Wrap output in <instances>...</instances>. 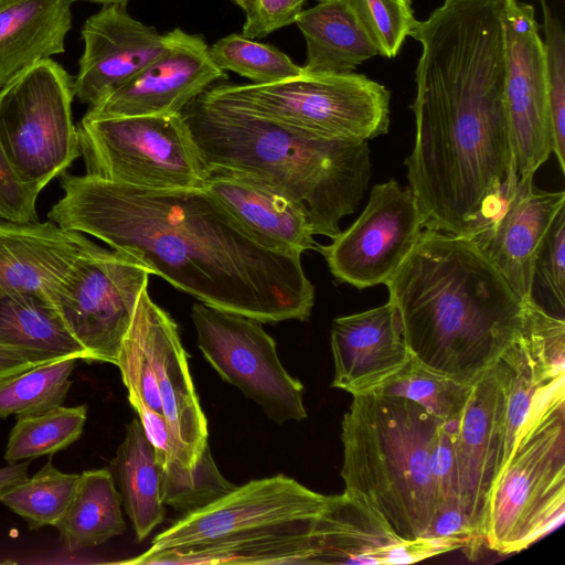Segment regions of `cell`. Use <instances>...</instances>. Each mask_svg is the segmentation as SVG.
Returning <instances> with one entry per match:
<instances>
[{
    "instance_id": "1",
    "label": "cell",
    "mask_w": 565,
    "mask_h": 565,
    "mask_svg": "<svg viewBox=\"0 0 565 565\" xmlns=\"http://www.w3.org/2000/svg\"><path fill=\"white\" fill-rule=\"evenodd\" d=\"M503 0H445L411 36L415 142L405 160L425 228L471 238L518 175L504 103Z\"/></svg>"
},
{
    "instance_id": "2",
    "label": "cell",
    "mask_w": 565,
    "mask_h": 565,
    "mask_svg": "<svg viewBox=\"0 0 565 565\" xmlns=\"http://www.w3.org/2000/svg\"><path fill=\"white\" fill-rule=\"evenodd\" d=\"M50 221L135 256L207 306L260 323L306 321L315 305L301 254L268 247L204 188L158 190L61 174Z\"/></svg>"
},
{
    "instance_id": "3",
    "label": "cell",
    "mask_w": 565,
    "mask_h": 565,
    "mask_svg": "<svg viewBox=\"0 0 565 565\" xmlns=\"http://www.w3.org/2000/svg\"><path fill=\"white\" fill-rule=\"evenodd\" d=\"M411 355L476 384L521 337L524 302L469 238L424 228L384 284Z\"/></svg>"
},
{
    "instance_id": "4",
    "label": "cell",
    "mask_w": 565,
    "mask_h": 565,
    "mask_svg": "<svg viewBox=\"0 0 565 565\" xmlns=\"http://www.w3.org/2000/svg\"><path fill=\"white\" fill-rule=\"evenodd\" d=\"M182 115L206 168L277 185L307 207L315 235L333 238L364 198L372 168L365 140L317 138L204 94Z\"/></svg>"
},
{
    "instance_id": "5",
    "label": "cell",
    "mask_w": 565,
    "mask_h": 565,
    "mask_svg": "<svg viewBox=\"0 0 565 565\" xmlns=\"http://www.w3.org/2000/svg\"><path fill=\"white\" fill-rule=\"evenodd\" d=\"M441 426L415 402L377 393L353 396L342 419L344 490L406 541L426 539L436 512L433 461Z\"/></svg>"
},
{
    "instance_id": "6",
    "label": "cell",
    "mask_w": 565,
    "mask_h": 565,
    "mask_svg": "<svg viewBox=\"0 0 565 565\" xmlns=\"http://www.w3.org/2000/svg\"><path fill=\"white\" fill-rule=\"evenodd\" d=\"M564 375L535 396L489 492L483 542L520 552L557 526L565 512Z\"/></svg>"
},
{
    "instance_id": "7",
    "label": "cell",
    "mask_w": 565,
    "mask_h": 565,
    "mask_svg": "<svg viewBox=\"0 0 565 565\" xmlns=\"http://www.w3.org/2000/svg\"><path fill=\"white\" fill-rule=\"evenodd\" d=\"M207 98L328 140H365L390 127L391 92L354 72L307 74L280 82L213 85Z\"/></svg>"
},
{
    "instance_id": "8",
    "label": "cell",
    "mask_w": 565,
    "mask_h": 565,
    "mask_svg": "<svg viewBox=\"0 0 565 565\" xmlns=\"http://www.w3.org/2000/svg\"><path fill=\"white\" fill-rule=\"evenodd\" d=\"M77 131L88 175L158 190L203 186L206 167L182 113L85 114Z\"/></svg>"
},
{
    "instance_id": "9",
    "label": "cell",
    "mask_w": 565,
    "mask_h": 565,
    "mask_svg": "<svg viewBox=\"0 0 565 565\" xmlns=\"http://www.w3.org/2000/svg\"><path fill=\"white\" fill-rule=\"evenodd\" d=\"M73 97V79L52 58L0 89L2 150L20 181L39 192L81 156Z\"/></svg>"
},
{
    "instance_id": "10",
    "label": "cell",
    "mask_w": 565,
    "mask_h": 565,
    "mask_svg": "<svg viewBox=\"0 0 565 565\" xmlns=\"http://www.w3.org/2000/svg\"><path fill=\"white\" fill-rule=\"evenodd\" d=\"M150 270L135 256L96 245L77 259L51 295L66 329L88 361L117 365Z\"/></svg>"
},
{
    "instance_id": "11",
    "label": "cell",
    "mask_w": 565,
    "mask_h": 565,
    "mask_svg": "<svg viewBox=\"0 0 565 565\" xmlns=\"http://www.w3.org/2000/svg\"><path fill=\"white\" fill-rule=\"evenodd\" d=\"M191 319L199 349L223 381L277 424L307 417L303 385L282 366L260 322L202 302L192 306Z\"/></svg>"
},
{
    "instance_id": "12",
    "label": "cell",
    "mask_w": 565,
    "mask_h": 565,
    "mask_svg": "<svg viewBox=\"0 0 565 565\" xmlns=\"http://www.w3.org/2000/svg\"><path fill=\"white\" fill-rule=\"evenodd\" d=\"M424 217L411 188L375 184L360 216L328 245H318L333 277L358 289L385 284L408 257Z\"/></svg>"
},
{
    "instance_id": "13",
    "label": "cell",
    "mask_w": 565,
    "mask_h": 565,
    "mask_svg": "<svg viewBox=\"0 0 565 565\" xmlns=\"http://www.w3.org/2000/svg\"><path fill=\"white\" fill-rule=\"evenodd\" d=\"M504 103L516 174L534 177L553 152L543 40L532 4L503 0Z\"/></svg>"
},
{
    "instance_id": "14",
    "label": "cell",
    "mask_w": 565,
    "mask_h": 565,
    "mask_svg": "<svg viewBox=\"0 0 565 565\" xmlns=\"http://www.w3.org/2000/svg\"><path fill=\"white\" fill-rule=\"evenodd\" d=\"M328 495L277 475L236 486L160 532L143 555L218 541L249 530L316 519Z\"/></svg>"
},
{
    "instance_id": "15",
    "label": "cell",
    "mask_w": 565,
    "mask_h": 565,
    "mask_svg": "<svg viewBox=\"0 0 565 565\" xmlns=\"http://www.w3.org/2000/svg\"><path fill=\"white\" fill-rule=\"evenodd\" d=\"M508 377L501 359L472 385L461 415L449 424L459 502L477 546L483 542L489 492L504 460Z\"/></svg>"
},
{
    "instance_id": "16",
    "label": "cell",
    "mask_w": 565,
    "mask_h": 565,
    "mask_svg": "<svg viewBox=\"0 0 565 565\" xmlns=\"http://www.w3.org/2000/svg\"><path fill=\"white\" fill-rule=\"evenodd\" d=\"M166 34V50L87 113L95 117L181 114L216 82L227 78L200 34L179 28Z\"/></svg>"
},
{
    "instance_id": "17",
    "label": "cell",
    "mask_w": 565,
    "mask_h": 565,
    "mask_svg": "<svg viewBox=\"0 0 565 565\" xmlns=\"http://www.w3.org/2000/svg\"><path fill=\"white\" fill-rule=\"evenodd\" d=\"M313 564H406L456 548L436 540L399 537L361 497L344 490L328 495L313 520Z\"/></svg>"
},
{
    "instance_id": "18",
    "label": "cell",
    "mask_w": 565,
    "mask_h": 565,
    "mask_svg": "<svg viewBox=\"0 0 565 565\" xmlns=\"http://www.w3.org/2000/svg\"><path fill=\"white\" fill-rule=\"evenodd\" d=\"M84 50L73 78L81 103L96 105L167 47L166 34L134 18L127 4L103 6L82 28Z\"/></svg>"
},
{
    "instance_id": "19",
    "label": "cell",
    "mask_w": 565,
    "mask_h": 565,
    "mask_svg": "<svg viewBox=\"0 0 565 565\" xmlns=\"http://www.w3.org/2000/svg\"><path fill=\"white\" fill-rule=\"evenodd\" d=\"M564 206V191L540 190L534 186L533 177L516 175L487 224L469 238L523 302L530 299L537 250Z\"/></svg>"
},
{
    "instance_id": "20",
    "label": "cell",
    "mask_w": 565,
    "mask_h": 565,
    "mask_svg": "<svg viewBox=\"0 0 565 565\" xmlns=\"http://www.w3.org/2000/svg\"><path fill=\"white\" fill-rule=\"evenodd\" d=\"M331 350L332 386L352 396L376 392L412 358L399 312L391 301L334 319Z\"/></svg>"
},
{
    "instance_id": "21",
    "label": "cell",
    "mask_w": 565,
    "mask_h": 565,
    "mask_svg": "<svg viewBox=\"0 0 565 565\" xmlns=\"http://www.w3.org/2000/svg\"><path fill=\"white\" fill-rule=\"evenodd\" d=\"M202 188L268 247L286 254L318 249L307 207L277 185L249 173L209 167Z\"/></svg>"
},
{
    "instance_id": "22",
    "label": "cell",
    "mask_w": 565,
    "mask_h": 565,
    "mask_svg": "<svg viewBox=\"0 0 565 565\" xmlns=\"http://www.w3.org/2000/svg\"><path fill=\"white\" fill-rule=\"evenodd\" d=\"M150 353L163 416L172 440V459L193 468L207 444V422L189 370L174 320L147 298Z\"/></svg>"
},
{
    "instance_id": "23",
    "label": "cell",
    "mask_w": 565,
    "mask_h": 565,
    "mask_svg": "<svg viewBox=\"0 0 565 565\" xmlns=\"http://www.w3.org/2000/svg\"><path fill=\"white\" fill-rule=\"evenodd\" d=\"M96 244L52 221L0 220V290L51 295L78 258Z\"/></svg>"
},
{
    "instance_id": "24",
    "label": "cell",
    "mask_w": 565,
    "mask_h": 565,
    "mask_svg": "<svg viewBox=\"0 0 565 565\" xmlns=\"http://www.w3.org/2000/svg\"><path fill=\"white\" fill-rule=\"evenodd\" d=\"M313 520L279 523L200 545L140 554L119 563L313 565Z\"/></svg>"
},
{
    "instance_id": "25",
    "label": "cell",
    "mask_w": 565,
    "mask_h": 565,
    "mask_svg": "<svg viewBox=\"0 0 565 565\" xmlns=\"http://www.w3.org/2000/svg\"><path fill=\"white\" fill-rule=\"evenodd\" d=\"M74 0H0V89L65 52Z\"/></svg>"
},
{
    "instance_id": "26",
    "label": "cell",
    "mask_w": 565,
    "mask_h": 565,
    "mask_svg": "<svg viewBox=\"0 0 565 565\" xmlns=\"http://www.w3.org/2000/svg\"><path fill=\"white\" fill-rule=\"evenodd\" d=\"M307 45V74L353 72L379 50L348 0H319L295 22Z\"/></svg>"
},
{
    "instance_id": "27",
    "label": "cell",
    "mask_w": 565,
    "mask_h": 565,
    "mask_svg": "<svg viewBox=\"0 0 565 565\" xmlns=\"http://www.w3.org/2000/svg\"><path fill=\"white\" fill-rule=\"evenodd\" d=\"M0 347L25 352L44 363L75 358L88 361L53 303L43 297L0 290Z\"/></svg>"
},
{
    "instance_id": "28",
    "label": "cell",
    "mask_w": 565,
    "mask_h": 565,
    "mask_svg": "<svg viewBox=\"0 0 565 565\" xmlns=\"http://www.w3.org/2000/svg\"><path fill=\"white\" fill-rule=\"evenodd\" d=\"M113 468L126 513L136 537L142 541L163 521L166 509L160 493V467L139 419L127 425Z\"/></svg>"
},
{
    "instance_id": "29",
    "label": "cell",
    "mask_w": 565,
    "mask_h": 565,
    "mask_svg": "<svg viewBox=\"0 0 565 565\" xmlns=\"http://www.w3.org/2000/svg\"><path fill=\"white\" fill-rule=\"evenodd\" d=\"M121 504L120 492L109 469L82 472L71 503L54 525L65 547L75 552L122 535L126 523Z\"/></svg>"
},
{
    "instance_id": "30",
    "label": "cell",
    "mask_w": 565,
    "mask_h": 565,
    "mask_svg": "<svg viewBox=\"0 0 565 565\" xmlns=\"http://www.w3.org/2000/svg\"><path fill=\"white\" fill-rule=\"evenodd\" d=\"M87 417L85 405L57 406L49 411L17 417L4 451L9 463L53 455L67 448L82 435Z\"/></svg>"
},
{
    "instance_id": "31",
    "label": "cell",
    "mask_w": 565,
    "mask_h": 565,
    "mask_svg": "<svg viewBox=\"0 0 565 565\" xmlns=\"http://www.w3.org/2000/svg\"><path fill=\"white\" fill-rule=\"evenodd\" d=\"M79 475L65 473L47 461L33 477L0 492V502L21 515L31 530L55 525L77 488Z\"/></svg>"
},
{
    "instance_id": "32",
    "label": "cell",
    "mask_w": 565,
    "mask_h": 565,
    "mask_svg": "<svg viewBox=\"0 0 565 565\" xmlns=\"http://www.w3.org/2000/svg\"><path fill=\"white\" fill-rule=\"evenodd\" d=\"M471 390L472 386L439 374L412 356L397 374L374 393L411 399L443 424L449 425L461 415Z\"/></svg>"
},
{
    "instance_id": "33",
    "label": "cell",
    "mask_w": 565,
    "mask_h": 565,
    "mask_svg": "<svg viewBox=\"0 0 565 565\" xmlns=\"http://www.w3.org/2000/svg\"><path fill=\"white\" fill-rule=\"evenodd\" d=\"M77 359L39 365L0 382V417L38 414L61 406Z\"/></svg>"
},
{
    "instance_id": "34",
    "label": "cell",
    "mask_w": 565,
    "mask_h": 565,
    "mask_svg": "<svg viewBox=\"0 0 565 565\" xmlns=\"http://www.w3.org/2000/svg\"><path fill=\"white\" fill-rule=\"evenodd\" d=\"M159 467L162 503L183 515L209 505L236 487L220 472L209 445L193 468H185L174 459Z\"/></svg>"
},
{
    "instance_id": "35",
    "label": "cell",
    "mask_w": 565,
    "mask_h": 565,
    "mask_svg": "<svg viewBox=\"0 0 565 565\" xmlns=\"http://www.w3.org/2000/svg\"><path fill=\"white\" fill-rule=\"evenodd\" d=\"M209 53L222 71L234 72L255 85L271 84L303 73L302 66L276 46L238 33L221 38L209 47Z\"/></svg>"
},
{
    "instance_id": "36",
    "label": "cell",
    "mask_w": 565,
    "mask_h": 565,
    "mask_svg": "<svg viewBox=\"0 0 565 565\" xmlns=\"http://www.w3.org/2000/svg\"><path fill=\"white\" fill-rule=\"evenodd\" d=\"M530 300L546 313L564 319L565 206L555 216L537 250L532 273Z\"/></svg>"
},
{
    "instance_id": "37",
    "label": "cell",
    "mask_w": 565,
    "mask_h": 565,
    "mask_svg": "<svg viewBox=\"0 0 565 565\" xmlns=\"http://www.w3.org/2000/svg\"><path fill=\"white\" fill-rule=\"evenodd\" d=\"M545 35L544 55L548 89L553 153L565 172V33L547 0H539Z\"/></svg>"
},
{
    "instance_id": "38",
    "label": "cell",
    "mask_w": 565,
    "mask_h": 565,
    "mask_svg": "<svg viewBox=\"0 0 565 565\" xmlns=\"http://www.w3.org/2000/svg\"><path fill=\"white\" fill-rule=\"evenodd\" d=\"M375 43L379 54L395 57L416 19L411 0H348Z\"/></svg>"
},
{
    "instance_id": "39",
    "label": "cell",
    "mask_w": 565,
    "mask_h": 565,
    "mask_svg": "<svg viewBox=\"0 0 565 565\" xmlns=\"http://www.w3.org/2000/svg\"><path fill=\"white\" fill-rule=\"evenodd\" d=\"M39 193L38 190L20 181L0 143V220L17 223L36 222Z\"/></svg>"
},
{
    "instance_id": "40",
    "label": "cell",
    "mask_w": 565,
    "mask_h": 565,
    "mask_svg": "<svg viewBox=\"0 0 565 565\" xmlns=\"http://www.w3.org/2000/svg\"><path fill=\"white\" fill-rule=\"evenodd\" d=\"M308 0H255L254 9L246 15L242 34L249 39L265 38L291 25Z\"/></svg>"
},
{
    "instance_id": "41",
    "label": "cell",
    "mask_w": 565,
    "mask_h": 565,
    "mask_svg": "<svg viewBox=\"0 0 565 565\" xmlns=\"http://www.w3.org/2000/svg\"><path fill=\"white\" fill-rule=\"evenodd\" d=\"M433 472L437 494L436 510L449 503H460L451 430L446 424H443L439 433L434 454Z\"/></svg>"
},
{
    "instance_id": "42",
    "label": "cell",
    "mask_w": 565,
    "mask_h": 565,
    "mask_svg": "<svg viewBox=\"0 0 565 565\" xmlns=\"http://www.w3.org/2000/svg\"><path fill=\"white\" fill-rule=\"evenodd\" d=\"M136 413L148 440L153 446L158 463L163 465L168 459H172V440L164 416L148 407L137 408Z\"/></svg>"
},
{
    "instance_id": "43",
    "label": "cell",
    "mask_w": 565,
    "mask_h": 565,
    "mask_svg": "<svg viewBox=\"0 0 565 565\" xmlns=\"http://www.w3.org/2000/svg\"><path fill=\"white\" fill-rule=\"evenodd\" d=\"M46 364L15 349L0 347V382L32 367Z\"/></svg>"
},
{
    "instance_id": "44",
    "label": "cell",
    "mask_w": 565,
    "mask_h": 565,
    "mask_svg": "<svg viewBox=\"0 0 565 565\" xmlns=\"http://www.w3.org/2000/svg\"><path fill=\"white\" fill-rule=\"evenodd\" d=\"M31 459L23 462H13L0 468V492L28 478V467Z\"/></svg>"
},
{
    "instance_id": "45",
    "label": "cell",
    "mask_w": 565,
    "mask_h": 565,
    "mask_svg": "<svg viewBox=\"0 0 565 565\" xmlns=\"http://www.w3.org/2000/svg\"><path fill=\"white\" fill-rule=\"evenodd\" d=\"M231 1L245 12V17L252 13V11L254 9V4H255V0H231Z\"/></svg>"
},
{
    "instance_id": "46",
    "label": "cell",
    "mask_w": 565,
    "mask_h": 565,
    "mask_svg": "<svg viewBox=\"0 0 565 565\" xmlns=\"http://www.w3.org/2000/svg\"><path fill=\"white\" fill-rule=\"evenodd\" d=\"M74 1H85L90 3H97L103 6L110 4H127L130 0H74Z\"/></svg>"
}]
</instances>
